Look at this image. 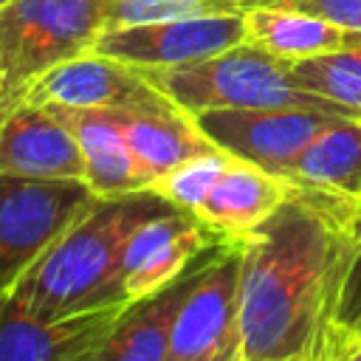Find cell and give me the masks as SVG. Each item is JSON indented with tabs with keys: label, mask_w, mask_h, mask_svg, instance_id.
Segmentation results:
<instances>
[{
	"label": "cell",
	"mask_w": 361,
	"mask_h": 361,
	"mask_svg": "<svg viewBox=\"0 0 361 361\" xmlns=\"http://www.w3.org/2000/svg\"><path fill=\"white\" fill-rule=\"evenodd\" d=\"M350 212V197L290 186L279 209L237 240L240 361H290L310 353L333 319L355 248Z\"/></svg>",
	"instance_id": "obj_1"
},
{
	"label": "cell",
	"mask_w": 361,
	"mask_h": 361,
	"mask_svg": "<svg viewBox=\"0 0 361 361\" xmlns=\"http://www.w3.org/2000/svg\"><path fill=\"white\" fill-rule=\"evenodd\" d=\"M175 209L152 189L99 197L14 285L17 307L37 319H62L110 305H130L121 288V254L149 217Z\"/></svg>",
	"instance_id": "obj_2"
},
{
	"label": "cell",
	"mask_w": 361,
	"mask_h": 361,
	"mask_svg": "<svg viewBox=\"0 0 361 361\" xmlns=\"http://www.w3.org/2000/svg\"><path fill=\"white\" fill-rule=\"evenodd\" d=\"M135 71L186 116L203 110H319L336 118H358L353 110L302 90L288 59L251 42L186 65Z\"/></svg>",
	"instance_id": "obj_3"
},
{
	"label": "cell",
	"mask_w": 361,
	"mask_h": 361,
	"mask_svg": "<svg viewBox=\"0 0 361 361\" xmlns=\"http://www.w3.org/2000/svg\"><path fill=\"white\" fill-rule=\"evenodd\" d=\"M110 0H6L0 6V118L51 68L90 54Z\"/></svg>",
	"instance_id": "obj_4"
},
{
	"label": "cell",
	"mask_w": 361,
	"mask_h": 361,
	"mask_svg": "<svg viewBox=\"0 0 361 361\" xmlns=\"http://www.w3.org/2000/svg\"><path fill=\"white\" fill-rule=\"evenodd\" d=\"M96 200L85 180L0 175V299Z\"/></svg>",
	"instance_id": "obj_5"
},
{
	"label": "cell",
	"mask_w": 361,
	"mask_h": 361,
	"mask_svg": "<svg viewBox=\"0 0 361 361\" xmlns=\"http://www.w3.org/2000/svg\"><path fill=\"white\" fill-rule=\"evenodd\" d=\"M240 243H228L197 276L180 302L166 361H237L240 358Z\"/></svg>",
	"instance_id": "obj_6"
},
{
	"label": "cell",
	"mask_w": 361,
	"mask_h": 361,
	"mask_svg": "<svg viewBox=\"0 0 361 361\" xmlns=\"http://www.w3.org/2000/svg\"><path fill=\"white\" fill-rule=\"evenodd\" d=\"M336 116L319 110H203L192 121L226 155L288 180L299 152Z\"/></svg>",
	"instance_id": "obj_7"
},
{
	"label": "cell",
	"mask_w": 361,
	"mask_h": 361,
	"mask_svg": "<svg viewBox=\"0 0 361 361\" xmlns=\"http://www.w3.org/2000/svg\"><path fill=\"white\" fill-rule=\"evenodd\" d=\"M54 104L73 110H133V113H175L178 107L155 90L135 68L102 54L73 56L37 82H31L17 104Z\"/></svg>",
	"instance_id": "obj_8"
},
{
	"label": "cell",
	"mask_w": 361,
	"mask_h": 361,
	"mask_svg": "<svg viewBox=\"0 0 361 361\" xmlns=\"http://www.w3.org/2000/svg\"><path fill=\"white\" fill-rule=\"evenodd\" d=\"M240 42H245V11H231L104 28L93 45V54L110 56L130 68H172L214 56Z\"/></svg>",
	"instance_id": "obj_9"
},
{
	"label": "cell",
	"mask_w": 361,
	"mask_h": 361,
	"mask_svg": "<svg viewBox=\"0 0 361 361\" xmlns=\"http://www.w3.org/2000/svg\"><path fill=\"white\" fill-rule=\"evenodd\" d=\"M231 243L217 237L195 214L169 209L144 220L127 240L121 254V288L124 299H144L169 282H175L206 248Z\"/></svg>",
	"instance_id": "obj_10"
},
{
	"label": "cell",
	"mask_w": 361,
	"mask_h": 361,
	"mask_svg": "<svg viewBox=\"0 0 361 361\" xmlns=\"http://www.w3.org/2000/svg\"><path fill=\"white\" fill-rule=\"evenodd\" d=\"M127 305H110L62 319H37L0 299V361H96L99 350Z\"/></svg>",
	"instance_id": "obj_11"
},
{
	"label": "cell",
	"mask_w": 361,
	"mask_h": 361,
	"mask_svg": "<svg viewBox=\"0 0 361 361\" xmlns=\"http://www.w3.org/2000/svg\"><path fill=\"white\" fill-rule=\"evenodd\" d=\"M0 175L85 180L79 144L54 107L23 102L0 118Z\"/></svg>",
	"instance_id": "obj_12"
},
{
	"label": "cell",
	"mask_w": 361,
	"mask_h": 361,
	"mask_svg": "<svg viewBox=\"0 0 361 361\" xmlns=\"http://www.w3.org/2000/svg\"><path fill=\"white\" fill-rule=\"evenodd\" d=\"M228 243H217V245L206 248L175 282H169L166 288H161L144 299L130 302L118 313L116 324L110 327L96 361H166L169 330H172V319H175L180 302L186 299V293L192 290V285L197 282L203 268Z\"/></svg>",
	"instance_id": "obj_13"
},
{
	"label": "cell",
	"mask_w": 361,
	"mask_h": 361,
	"mask_svg": "<svg viewBox=\"0 0 361 361\" xmlns=\"http://www.w3.org/2000/svg\"><path fill=\"white\" fill-rule=\"evenodd\" d=\"M290 183L254 166L231 158L220 172L203 203L192 212L203 226H209L223 240H245L262 220H268L279 203L288 197Z\"/></svg>",
	"instance_id": "obj_14"
},
{
	"label": "cell",
	"mask_w": 361,
	"mask_h": 361,
	"mask_svg": "<svg viewBox=\"0 0 361 361\" xmlns=\"http://www.w3.org/2000/svg\"><path fill=\"white\" fill-rule=\"evenodd\" d=\"M54 110L71 127L79 144L85 164V183L93 189V195L116 197L147 189V180L138 172V164L124 141V133L113 110H73V107H54Z\"/></svg>",
	"instance_id": "obj_15"
},
{
	"label": "cell",
	"mask_w": 361,
	"mask_h": 361,
	"mask_svg": "<svg viewBox=\"0 0 361 361\" xmlns=\"http://www.w3.org/2000/svg\"><path fill=\"white\" fill-rule=\"evenodd\" d=\"M116 121L124 133V141L138 164V172L147 180V189L175 169L178 164L217 149L186 116L183 110L175 113H133V110H113Z\"/></svg>",
	"instance_id": "obj_16"
},
{
	"label": "cell",
	"mask_w": 361,
	"mask_h": 361,
	"mask_svg": "<svg viewBox=\"0 0 361 361\" xmlns=\"http://www.w3.org/2000/svg\"><path fill=\"white\" fill-rule=\"evenodd\" d=\"M243 11H245V42L288 62L361 45V34L347 31L307 11L271 8V6H248Z\"/></svg>",
	"instance_id": "obj_17"
},
{
	"label": "cell",
	"mask_w": 361,
	"mask_h": 361,
	"mask_svg": "<svg viewBox=\"0 0 361 361\" xmlns=\"http://www.w3.org/2000/svg\"><path fill=\"white\" fill-rule=\"evenodd\" d=\"M290 186L361 197V118H333L296 158Z\"/></svg>",
	"instance_id": "obj_18"
},
{
	"label": "cell",
	"mask_w": 361,
	"mask_h": 361,
	"mask_svg": "<svg viewBox=\"0 0 361 361\" xmlns=\"http://www.w3.org/2000/svg\"><path fill=\"white\" fill-rule=\"evenodd\" d=\"M293 82L316 96H324L361 118V45L290 62Z\"/></svg>",
	"instance_id": "obj_19"
},
{
	"label": "cell",
	"mask_w": 361,
	"mask_h": 361,
	"mask_svg": "<svg viewBox=\"0 0 361 361\" xmlns=\"http://www.w3.org/2000/svg\"><path fill=\"white\" fill-rule=\"evenodd\" d=\"M228 161H231V155H226L223 149L195 155V158L178 164L175 169H169L166 175H161L149 189L155 195H161L164 200H169L175 209L192 214L203 203V197L220 178V172L228 166Z\"/></svg>",
	"instance_id": "obj_20"
},
{
	"label": "cell",
	"mask_w": 361,
	"mask_h": 361,
	"mask_svg": "<svg viewBox=\"0 0 361 361\" xmlns=\"http://www.w3.org/2000/svg\"><path fill=\"white\" fill-rule=\"evenodd\" d=\"M243 11L240 0H110L107 28Z\"/></svg>",
	"instance_id": "obj_21"
},
{
	"label": "cell",
	"mask_w": 361,
	"mask_h": 361,
	"mask_svg": "<svg viewBox=\"0 0 361 361\" xmlns=\"http://www.w3.org/2000/svg\"><path fill=\"white\" fill-rule=\"evenodd\" d=\"M333 322L350 336H361V237L355 240V248L347 259L344 276L338 282L336 305H333Z\"/></svg>",
	"instance_id": "obj_22"
},
{
	"label": "cell",
	"mask_w": 361,
	"mask_h": 361,
	"mask_svg": "<svg viewBox=\"0 0 361 361\" xmlns=\"http://www.w3.org/2000/svg\"><path fill=\"white\" fill-rule=\"evenodd\" d=\"M243 8L248 6H271V8H293L324 17L347 31L361 34V0H240Z\"/></svg>",
	"instance_id": "obj_23"
},
{
	"label": "cell",
	"mask_w": 361,
	"mask_h": 361,
	"mask_svg": "<svg viewBox=\"0 0 361 361\" xmlns=\"http://www.w3.org/2000/svg\"><path fill=\"white\" fill-rule=\"evenodd\" d=\"M310 361H350L353 355V338L330 319L324 330L319 333L316 344L310 347Z\"/></svg>",
	"instance_id": "obj_24"
},
{
	"label": "cell",
	"mask_w": 361,
	"mask_h": 361,
	"mask_svg": "<svg viewBox=\"0 0 361 361\" xmlns=\"http://www.w3.org/2000/svg\"><path fill=\"white\" fill-rule=\"evenodd\" d=\"M350 231H353V237H355V240L361 237V197H358V200H353V212H350Z\"/></svg>",
	"instance_id": "obj_25"
},
{
	"label": "cell",
	"mask_w": 361,
	"mask_h": 361,
	"mask_svg": "<svg viewBox=\"0 0 361 361\" xmlns=\"http://www.w3.org/2000/svg\"><path fill=\"white\" fill-rule=\"evenodd\" d=\"M350 361H361V336L353 338V355H350Z\"/></svg>",
	"instance_id": "obj_26"
},
{
	"label": "cell",
	"mask_w": 361,
	"mask_h": 361,
	"mask_svg": "<svg viewBox=\"0 0 361 361\" xmlns=\"http://www.w3.org/2000/svg\"><path fill=\"white\" fill-rule=\"evenodd\" d=\"M290 361H310V355H302V358H290Z\"/></svg>",
	"instance_id": "obj_27"
},
{
	"label": "cell",
	"mask_w": 361,
	"mask_h": 361,
	"mask_svg": "<svg viewBox=\"0 0 361 361\" xmlns=\"http://www.w3.org/2000/svg\"><path fill=\"white\" fill-rule=\"evenodd\" d=\"M3 3H6V0H0V6H3Z\"/></svg>",
	"instance_id": "obj_28"
},
{
	"label": "cell",
	"mask_w": 361,
	"mask_h": 361,
	"mask_svg": "<svg viewBox=\"0 0 361 361\" xmlns=\"http://www.w3.org/2000/svg\"><path fill=\"white\" fill-rule=\"evenodd\" d=\"M237 361H240V358H237Z\"/></svg>",
	"instance_id": "obj_29"
}]
</instances>
